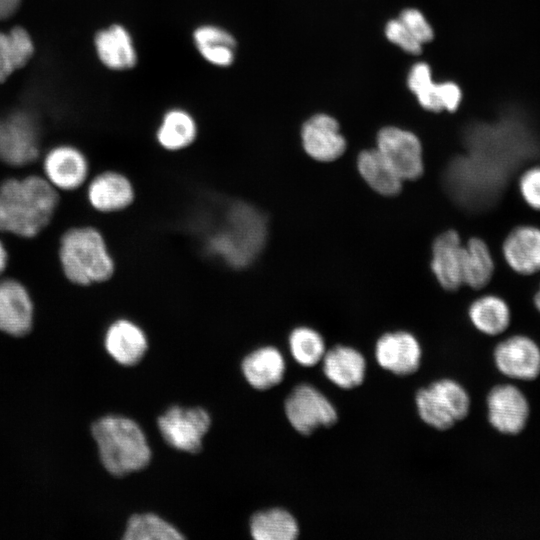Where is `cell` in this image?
<instances>
[{"instance_id": "obj_1", "label": "cell", "mask_w": 540, "mask_h": 540, "mask_svg": "<svg viewBox=\"0 0 540 540\" xmlns=\"http://www.w3.org/2000/svg\"><path fill=\"white\" fill-rule=\"evenodd\" d=\"M219 227L205 242L207 254L233 271H241L257 259L266 245L267 221L264 214L248 202L231 203Z\"/></svg>"}, {"instance_id": "obj_2", "label": "cell", "mask_w": 540, "mask_h": 540, "mask_svg": "<svg viewBox=\"0 0 540 540\" xmlns=\"http://www.w3.org/2000/svg\"><path fill=\"white\" fill-rule=\"evenodd\" d=\"M57 205V190L44 177L6 179L0 184V231L32 238L49 224Z\"/></svg>"}, {"instance_id": "obj_3", "label": "cell", "mask_w": 540, "mask_h": 540, "mask_svg": "<svg viewBox=\"0 0 540 540\" xmlns=\"http://www.w3.org/2000/svg\"><path fill=\"white\" fill-rule=\"evenodd\" d=\"M59 261L65 277L78 286L108 282L117 270L105 236L93 226L73 227L63 234Z\"/></svg>"}, {"instance_id": "obj_4", "label": "cell", "mask_w": 540, "mask_h": 540, "mask_svg": "<svg viewBox=\"0 0 540 540\" xmlns=\"http://www.w3.org/2000/svg\"><path fill=\"white\" fill-rule=\"evenodd\" d=\"M104 468L117 477L145 468L151 449L140 426L130 418L108 415L91 427Z\"/></svg>"}, {"instance_id": "obj_5", "label": "cell", "mask_w": 540, "mask_h": 540, "mask_svg": "<svg viewBox=\"0 0 540 540\" xmlns=\"http://www.w3.org/2000/svg\"><path fill=\"white\" fill-rule=\"evenodd\" d=\"M415 401L421 420L441 431L463 420L471 404L466 389L452 379L437 380L419 389Z\"/></svg>"}, {"instance_id": "obj_6", "label": "cell", "mask_w": 540, "mask_h": 540, "mask_svg": "<svg viewBox=\"0 0 540 540\" xmlns=\"http://www.w3.org/2000/svg\"><path fill=\"white\" fill-rule=\"evenodd\" d=\"M40 129L36 118L26 111L0 116V161L24 166L39 154Z\"/></svg>"}, {"instance_id": "obj_7", "label": "cell", "mask_w": 540, "mask_h": 540, "mask_svg": "<svg viewBox=\"0 0 540 540\" xmlns=\"http://www.w3.org/2000/svg\"><path fill=\"white\" fill-rule=\"evenodd\" d=\"M376 148L403 181L416 180L423 174V147L414 132L383 126L376 134Z\"/></svg>"}, {"instance_id": "obj_8", "label": "cell", "mask_w": 540, "mask_h": 540, "mask_svg": "<svg viewBox=\"0 0 540 540\" xmlns=\"http://www.w3.org/2000/svg\"><path fill=\"white\" fill-rule=\"evenodd\" d=\"M285 415L291 426L302 435H309L321 427H330L338 419L330 400L316 387L302 383L287 396Z\"/></svg>"}, {"instance_id": "obj_9", "label": "cell", "mask_w": 540, "mask_h": 540, "mask_svg": "<svg viewBox=\"0 0 540 540\" xmlns=\"http://www.w3.org/2000/svg\"><path fill=\"white\" fill-rule=\"evenodd\" d=\"M164 440L173 448L196 453L201 449L202 440L209 430L211 419L201 407L171 406L157 420Z\"/></svg>"}, {"instance_id": "obj_10", "label": "cell", "mask_w": 540, "mask_h": 540, "mask_svg": "<svg viewBox=\"0 0 540 540\" xmlns=\"http://www.w3.org/2000/svg\"><path fill=\"white\" fill-rule=\"evenodd\" d=\"M89 205L102 214L129 211L136 203L138 190L126 172L107 169L90 179L86 189Z\"/></svg>"}, {"instance_id": "obj_11", "label": "cell", "mask_w": 540, "mask_h": 540, "mask_svg": "<svg viewBox=\"0 0 540 540\" xmlns=\"http://www.w3.org/2000/svg\"><path fill=\"white\" fill-rule=\"evenodd\" d=\"M487 416L490 425L501 434L521 433L530 417L526 395L513 384H499L488 393Z\"/></svg>"}, {"instance_id": "obj_12", "label": "cell", "mask_w": 540, "mask_h": 540, "mask_svg": "<svg viewBox=\"0 0 540 540\" xmlns=\"http://www.w3.org/2000/svg\"><path fill=\"white\" fill-rule=\"evenodd\" d=\"M300 142L304 152L318 162L335 161L347 148L339 121L326 112H317L302 123Z\"/></svg>"}, {"instance_id": "obj_13", "label": "cell", "mask_w": 540, "mask_h": 540, "mask_svg": "<svg viewBox=\"0 0 540 540\" xmlns=\"http://www.w3.org/2000/svg\"><path fill=\"white\" fill-rule=\"evenodd\" d=\"M493 359L498 371L510 379L532 381L540 375V346L527 335L515 334L500 341Z\"/></svg>"}, {"instance_id": "obj_14", "label": "cell", "mask_w": 540, "mask_h": 540, "mask_svg": "<svg viewBox=\"0 0 540 540\" xmlns=\"http://www.w3.org/2000/svg\"><path fill=\"white\" fill-rule=\"evenodd\" d=\"M44 178L56 190L73 191L83 186L89 177L90 164L86 155L72 145H59L43 159Z\"/></svg>"}, {"instance_id": "obj_15", "label": "cell", "mask_w": 540, "mask_h": 540, "mask_svg": "<svg viewBox=\"0 0 540 540\" xmlns=\"http://www.w3.org/2000/svg\"><path fill=\"white\" fill-rule=\"evenodd\" d=\"M501 253L506 265L518 276L540 273V227L524 223L512 227L506 234Z\"/></svg>"}, {"instance_id": "obj_16", "label": "cell", "mask_w": 540, "mask_h": 540, "mask_svg": "<svg viewBox=\"0 0 540 540\" xmlns=\"http://www.w3.org/2000/svg\"><path fill=\"white\" fill-rule=\"evenodd\" d=\"M375 357L383 369L398 376H407L419 369L422 350L413 334L406 331L388 332L377 340Z\"/></svg>"}, {"instance_id": "obj_17", "label": "cell", "mask_w": 540, "mask_h": 540, "mask_svg": "<svg viewBox=\"0 0 540 540\" xmlns=\"http://www.w3.org/2000/svg\"><path fill=\"white\" fill-rule=\"evenodd\" d=\"M34 307L26 287L16 279L0 280V331L24 336L32 328Z\"/></svg>"}, {"instance_id": "obj_18", "label": "cell", "mask_w": 540, "mask_h": 540, "mask_svg": "<svg viewBox=\"0 0 540 540\" xmlns=\"http://www.w3.org/2000/svg\"><path fill=\"white\" fill-rule=\"evenodd\" d=\"M463 253L464 244L454 230L441 233L433 242L431 269L445 290L454 291L464 285Z\"/></svg>"}, {"instance_id": "obj_19", "label": "cell", "mask_w": 540, "mask_h": 540, "mask_svg": "<svg viewBox=\"0 0 540 540\" xmlns=\"http://www.w3.org/2000/svg\"><path fill=\"white\" fill-rule=\"evenodd\" d=\"M104 346L116 362L133 366L144 357L148 349V339L145 331L136 322L119 318L108 326Z\"/></svg>"}, {"instance_id": "obj_20", "label": "cell", "mask_w": 540, "mask_h": 540, "mask_svg": "<svg viewBox=\"0 0 540 540\" xmlns=\"http://www.w3.org/2000/svg\"><path fill=\"white\" fill-rule=\"evenodd\" d=\"M94 46L98 59L110 70H130L138 62L133 37L122 24H111L98 31L95 35Z\"/></svg>"}, {"instance_id": "obj_21", "label": "cell", "mask_w": 540, "mask_h": 540, "mask_svg": "<svg viewBox=\"0 0 540 540\" xmlns=\"http://www.w3.org/2000/svg\"><path fill=\"white\" fill-rule=\"evenodd\" d=\"M199 127L195 117L186 109L173 107L161 117L155 130V141L167 153H180L197 141Z\"/></svg>"}, {"instance_id": "obj_22", "label": "cell", "mask_w": 540, "mask_h": 540, "mask_svg": "<svg viewBox=\"0 0 540 540\" xmlns=\"http://www.w3.org/2000/svg\"><path fill=\"white\" fill-rule=\"evenodd\" d=\"M326 378L341 389L360 386L366 374V360L355 348L337 345L326 351L322 359Z\"/></svg>"}, {"instance_id": "obj_23", "label": "cell", "mask_w": 540, "mask_h": 540, "mask_svg": "<svg viewBox=\"0 0 540 540\" xmlns=\"http://www.w3.org/2000/svg\"><path fill=\"white\" fill-rule=\"evenodd\" d=\"M192 41L199 55L215 67H230L237 53V41L227 29L216 24H202L192 33Z\"/></svg>"}, {"instance_id": "obj_24", "label": "cell", "mask_w": 540, "mask_h": 540, "mask_svg": "<svg viewBox=\"0 0 540 540\" xmlns=\"http://www.w3.org/2000/svg\"><path fill=\"white\" fill-rule=\"evenodd\" d=\"M241 369L252 387L266 390L282 381L285 374V360L277 348L260 347L243 359Z\"/></svg>"}, {"instance_id": "obj_25", "label": "cell", "mask_w": 540, "mask_h": 540, "mask_svg": "<svg viewBox=\"0 0 540 540\" xmlns=\"http://www.w3.org/2000/svg\"><path fill=\"white\" fill-rule=\"evenodd\" d=\"M356 165L362 179L376 193L394 196L401 191L403 180L376 147L361 151Z\"/></svg>"}, {"instance_id": "obj_26", "label": "cell", "mask_w": 540, "mask_h": 540, "mask_svg": "<svg viewBox=\"0 0 540 540\" xmlns=\"http://www.w3.org/2000/svg\"><path fill=\"white\" fill-rule=\"evenodd\" d=\"M468 317L479 332L497 336L509 328L512 311L504 298L496 294H485L471 303Z\"/></svg>"}, {"instance_id": "obj_27", "label": "cell", "mask_w": 540, "mask_h": 540, "mask_svg": "<svg viewBox=\"0 0 540 540\" xmlns=\"http://www.w3.org/2000/svg\"><path fill=\"white\" fill-rule=\"evenodd\" d=\"M495 260L489 245L480 237H471L464 244L463 283L474 290L484 289L495 274Z\"/></svg>"}, {"instance_id": "obj_28", "label": "cell", "mask_w": 540, "mask_h": 540, "mask_svg": "<svg viewBox=\"0 0 540 540\" xmlns=\"http://www.w3.org/2000/svg\"><path fill=\"white\" fill-rule=\"evenodd\" d=\"M406 86L418 106L430 113H442L440 100V82L434 79L430 64L426 61H414L406 75Z\"/></svg>"}, {"instance_id": "obj_29", "label": "cell", "mask_w": 540, "mask_h": 540, "mask_svg": "<svg viewBox=\"0 0 540 540\" xmlns=\"http://www.w3.org/2000/svg\"><path fill=\"white\" fill-rule=\"evenodd\" d=\"M249 527L256 540H294L299 534L296 519L282 508L255 513L250 519Z\"/></svg>"}, {"instance_id": "obj_30", "label": "cell", "mask_w": 540, "mask_h": 540, "mask_svg": "<svg viewBox=\"0 0 540 540\" xmlns=\"http://www.w3.org/2000/svg\"><path fill=\"white\" fill-rule=\"evenodd\" d=\"M184 536L173 525L153 513L132 515L126 525L125 540H178Z\"/></svg>"}, {"instance_id": "obj_31", "label": "cell", "mask_w": 540, "mask_h": 540, "mask_svg": "<svg viewBox=\"0 0 540 540\" xmlns=\"http://www.w3.org/2000/svg\"><path fill=\"white\" fill-rule=\"evenodd\" d=\"M288 344L294 360L304 367L317 365L326 353L322 335L307 326L294 328L289 335Z\"/></svg>"}, {"instance_id": "obj_32", "label": "cell", "mask_w": 540, "mask_h": 540, "mask_svg": "<svg viewBox=\"0 0 540 540\" xmlns=\"http://www.w3.org/2000/svg\"><path fill=\"white\" fill-rule=\"evenodd\" d=\"M383 35L391 45L409 56L417 58L423 53L424 46L411 35L397 16L385 22Z\"/></svg>"}, {"instance_id": "obj_33", "label": "cell", "mask_w": 540, "mask_h": 540, "mask_svg": "<svg viewBox=\"0 0 540 540\" xmlns=\"http://www.w3.org/2000/svg\"><path fill=\"white\" fill-rule=\"evenodd\" d=\"M397 17L405 25L411 35L423 46L435 38V30L427 16L417 7L402 8Z\"/></svg>"}, {"instance_id": "obj_34", "label": "cell", "mask_w": 540, "mask_h": 540, "mask_svg": "<svg viewBox=\"0 0 540 540\" xmlns=\"http://www.w3.org/2000/svg\"><path fill=\"white\" fill-rule=\"evenodd\" d=\"M519 195L533 211L540 212V165L526 168L517 181Z\"/></svg>"}, {"instance_id": "obj_35", "label": "cell", "mask_w": 540, "mask_h": 540, "mask_svg": "<svg viewBox=\"0 0 540 540\" xmlns=\"http://www.w3.org/2000/svg\"><path fill=\"white\" fill-rule=\"evenodd\" d=\"M20 68L9 33L0 32V82Z\"/></svg>"}, {"instance_id": "obj_36", "label": "cell", "mask_w": 540, "mask_h": 540, "mask_svg": "<svg viewBox=\"0 0 540 540\" xmlns=\"http://www.w3.org/2000/svg\"><path fill=\"white\" fill-rule=\"evenodd\" d=\"M440 82V100L443 111L448 113L456 112L463 102V91L461 86L453 80H442Z\"/></svg>"}, {"instance_id": "obj_37", "label": "cell", "mask_w": 540, "mask_h": 540, "mask_svg": "<svg viewBox=\"0 0 540 540\" xmlns=\"http://www.w3.org/2000/svg\"><path fill=\"white\" fill-rule=\"evenodd\" d=\"M21 0H0V20L11 17L18 9Z\"/></svg>"}, {"instance_id": "obj_38", "label": "cell", "mask_w": 540, "mask_h": 540, "mask_svg": "<svg viewBox=\"0 0 540 540\" xmlns=\"http://www.w3.org/2000/svg\"><path fill=\"white\" fill-rule=\"evenodd\" d=\"M7 263H8V252L3 242L0 240V275L6 269Z\"/></svg>"}, {"instance_id": "obj_39", "label": "cell", "mask_w": 540, "mask_h": 540, "mask_svg": "<svg viewBox=\"0 0 540 540\" xmlns=\"http://www.w3.org/2000/svg\"><path fill=\"white\" fill-rule=\"evenodd\" d=\"M532 302L536 310L540 313V280L533 293Z\"/></svg>"}]
</instances>
